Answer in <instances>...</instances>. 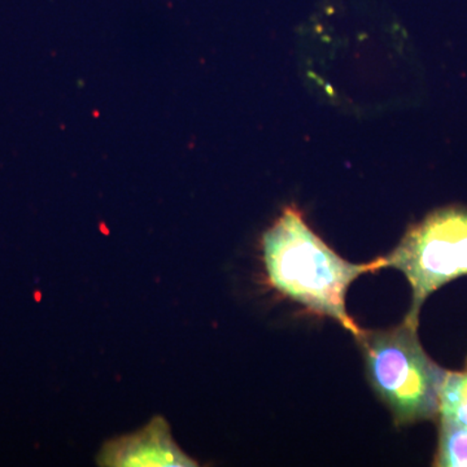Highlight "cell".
<instances>
[{"label": "cell", "instance_id": "obj_1", "mask_svg": "<svg viewBox=\"0 0 467 467\" xmlns=\"http://www.w3.org/2000/svg\"><path fill=\"white\" fill-rule=\"evenodd\" d=\"M269 285L318 317L334 319L353 337L362 328L346 308L349 285L365 273L383 269V257L365 264L344 260L313 232L290 205L261 241Z\"/></svg>", "mask_w": 467, "mask_h": 467}, {"label": "cell", "instance_id": "obj_2", "mask_svg": "<svg viewBox=\"0 0 467 467\" xmlns=\"http://www.w3.org/2000/svg\"><path fill=\"white\" fill-rule=\"evenodd\" d=\"M368 382L398 427L435 420L448 370L427 355L418 326L402 321L386 330H365L356 337Z\"/></svg>", "mask_w": 467, "mask_h": 467}, {"label": "cell", "instance_id": "obj_3", "mask_svg": "<svg viewBox=\"0 0 467 467\" xmlns=\"http://www.w3.org/2000/svg\"><path fill=\"white\" fill-rule=\"evenodd\" d=\"M383 267L400 270L408 279L411 304L404 321L418 326L425 301L442 285L467 275V209L450 205L427 214L383 256Z\"/></svg>", "mask_w": 467, "mask_h": 467}, {"label": "cell", "instance_id": "obj_4", "mask_svg": "<svg viewBox=\"0 0 467 467\" xmlns=\"http://www.w3.org/2000/svg\"><path fill=\"white\" fill-rule=\"evenodd\" d=\"M98 462L100 466L113 467H192L198 462L180 450L167 420L161 417L152 420L135 432L107 442L101 450Z\"/></svg>", "mask_w": 467, "mask_h": 467}, {"label": "cell", "instance_id": "obj_5", "mask_svg": "<svg viewBox=\"0 0 467 467\" xmlns=\"http://www.w3.org/2000/svg\"><path fill=\"white\" fill-rule=\"evenodd\" d=\"M435 466L467 467V359L460 371L448 370L441 393Z\"/></svg>", "mask_w": 467, "mask_h": 467}]
</instances>
